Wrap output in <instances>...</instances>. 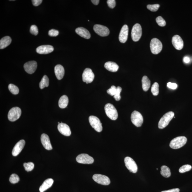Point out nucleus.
<instances>
[{
	"label": "nucleus",
	"instance_id": "nucleus-1",
	"mask_svg": "<svg viewBox=\"0 0 192 192\" xmlns=\"http://www.w3.org/2000/svg\"><path fill=\"white\" fill-rule=\"evenodd\" d=\"M187 141L185 136H180L172 140L170 143V146L171 149H180L186 144Z\"/></svg>",
	"mask_w": 192,
	"mask_h": 192
},
{
	"label": "nucleus",
	"instance_id": "nucleus-2",
	"mask_svg": "<svg viewBox=\"0 0 192 192\" xmlns=\"http://www.w3.org/2000/svg\"><path fill=\"white\" fill-rule=\"evenodd\" d=\"M174 113L172 112H167L164 114L158 123V128L160 129H163L166 127L173 117H174Z\"/></svg>",
	"mask_w": 192,
	"mask_h": 192
},
{
	"label": "nucleus",
	"instance_id": "nucleus-3",
	"mask_svg": "<svg viewBox=\"0 0 192 192\" xmlns=\"http://www.w3.org/2000/svg\"><path fill=\"white\" fill-rule=\"evenodd\" d=\"M105 112L109 118L113 120H115L118 117L117 109L112 104L108 103L106 104L105 108Z\"/></svg>",
	"mask_w": 192,
	"mask_h": 192
},
{
	"label": "nucleus",
	"instance_id": "nucleus-4",
	"mask_svg": "<svg viewBox=\"0 0 192 192\" xmlns=\"http://www.w3.org/2000/svg\"><path fill=\"white\" fill-rule=\"evenodd\" d=\"M150 46L151 53L153 54H158L162 49V44L158 38H153L151 40Z\"/></svg>",
	"mask_w": 192,
	"mask_h": 192
},
{
	"label": "nucleus",
	"instance_id": "nucleus-5",
	"mask_svg": "<svg viewBox=\"0 0 192 192\" xmlns=\"http://www.w3.org/2000/svg\"><path fill=\"white\" fill-rule=\"evenodd\" d=\"M142 35V29L141 25L136 23L133 26L131 31V37L134 42L139 41Z\"/></svg>",
	"mask_w": 192,
	"mask_h": 192
},
{
	"label": "nucleus",
	"instance_id": "nucleus-6",
	"mask_svg": "<svg viewBox=\"0 0 192 192\" xmlns=\"http://www.w3.org/2000/svg\"><path fill=\"white\" fill-rule=\"evenodd\" d=\"M21 110L19 107H15L11 108L8 114V119L11 122L16 121L21 117Z\"/></svg>",
	"mask_w": 192,
	"mask_h": 192
},
{
	"label": "nucleus",
	"instance_id": "nucleus-7",
	"mask_svg": "<svg viewBox=\"0 0 192 192\" xmlns=\"http://www.w3.org/2000/svg\"><path fill=\"white\" fill-rule=\"evenodd\" d=\"M131 119L133 124L137 127H141L144 122L142 114L137 111H134L132 112Z\"/></svg>",
	"mask_w": 192,
	"mask_h": 192
},
{
	"label": "nucleus",
	"instance_id": "nucleus-8",
	"mask_svg": "<svg viewBox=\"0 0 192 192\" xmlns=\"http://www.w3.org/2000/svg\"><path fill=\"white\" fill-rule=\"evenodd\" d=\"M89 120L91 126L97 132H100L102 130V123L98 118L94 116L89 117Z\"/></svg>",
	"mask_w": 192,
	"mask_h": 192
},
{
	"label": "nucleus",
	"instance_id": "nucleus-9",
	"mask_svg": "<svg viewBox=\"0 0 192 192\" xmlns=\"http://www.w3.org/2000/svg\"><path fill=\"white\" fill-rule=\"evenodd\" d=\"M124 163L127 169L129 171L134 173L137 172L138 167L137 164L132 158L127 156L124 158Z\"/></svg>",
	"mask_w": 192,
	"mask_h": 192
},
{
	"label": "nucleus",
	"instance_id": "nucleus-10",
	"mask_svg": "<svg viewBox=\"0 0 192 192\" xmlns=\"http://www.w3.org/2000/svg\"><path fill=\"white\" fill-rule=\"evenodd\" d=\"M94 31L101 36L105 37L108 36L110 31L107 27L103 25L96 24L94 26Z\"/></svg>",
	"mask_w": 192,
	"mask_h": 192
},
{
	"label": "nucleus",
	"instance_id": "nucleus-11",
	"mask_svg": "<svg viewBox=\"0 0 192 192\" xmlns=\"http://www.w3.org/2000/svg\"><path fill=\"white\" fill-rule=\"evenodd\" d=\"M92 178L96 182L102 185H108L110 184V181L108 177L104 175L95 174L93 175Z\"/></svg>",
	"mask_w": 192,
	"mask_h": 192
},
{
	"label": "nucleus",
	"instance_id": "nucleus-12",
	"mask_svg": "<svg viewBox=\"0 0 192 192\" xmlns=\"http://www.w3.org/2000/svg\"><path fill=\"white\" fill-rule=\"evenodd\" d=\"M95 75L91 69L87 68L85 69L82 75V81L87 84L91 83L93 81Z\"/></svg>",
	"mask_w": 192,
	"mask_h": 192
},
{
	"label": "nucleus",
	"instance_id": "nucleus-13",
	"mask_svg": "<svg viewBox=\"0 0 192 192\" xmlns=\"http://www.w3.org/2000/svg\"><path fill=\"white\" fill-rule=\"evenodd\" d=\"M77 162L83 164H92L94 162V159L92 156L87 154H81L77 156Z\"/></svg>",
	"mask_w": 192,
	"mask_h": 192
},
{
	"label": "nucleus",
	"instance_id": "nucleus-14",
	"mask_svg": "<svg viewBox=\"0 0 192 192\" xmlns=\"http://www.w3.org/2000/svg\"><path fill=\"white\" fill-rule=\"evenodd\" d=\"M24 70L27 73L32 74L34 73L37 68V63L35 61H30L24 65Z\"/></svg>",
	"mask_w": 192,
	"mask_h": 192
},
{
	"label": "nucleus",
	"instance_id": "nucleus-15",
	"mask_svg": "<svg viewBox=\"0 0 192 192\" xmlns=\"http://www.w3.org/2000/svg\"><path fill=\"white\" fill-rule=\"evenodd\" d=\"M172 43L173 46L176 50H181L183 48V42L182 39L179 35H176L173 37Z\"/></svg>",
	"mask_w": 192,
	"mask_h": 192
},
{
	"label": "nucleus",
	"instance_id": "nucleus-16",
	"mask_svg": "<svg viewBox=\"0 0 192 192\" xmlns=\"http://www.w3.org/2000/svg\"><path fill=\"white\" fill-rule=\"evenodd\" d=\"M53 47L51 45H44L38 47L36 51L40 54H48L53 52Z\"/></svg>",
	"mask_w": 192,
	"mask_h": 192
},
{
	"label": "nucleus",
	"instance_id": "nucleus-17",
	"mask_svg": "<svg viewBox=\"0 0 192 192\" xmlns=\"http://www.w3.org/2000/svg\"><path fill=\"white\" fill-rule=\"evenodd\" d=\"M129 33V28L127 25H125L121 28L119 35V41L122 43H126L128 38Z\"/></svg>",
	"mask_w": 192,
	"mask_h": 192
},
{
	"label": "nucleus",
	"instance_id": "nucleus-18",
	"mask_svg": "<svg viewBox=\"0 0 192 192\" xmlns=\"http://www.w3.org/2000/svg\"><path fill=\"white\" fill-rule=\"evenodd\" d=\"M25 144V141L23 139L21 140L17 143V144L15 145L12 151V154L13 156H16L19 154L24 147Z\"/></svg>",
	"mask_w": 192,
	"mask_h": 192
},
{
	"label": "nucleus",
	"instance_id": "nucleus-19",
	"mask_svg": "<svg viewBox=\"0 0 192 192\" xmlns=\"http://www.w3.org/2000/svg\"><path fill=\"white\" fill-rule=\"evenodd\" d=\"M58 129L60 134L64 136H69L71 135V132L70 127L66 124L60 123L58 124Z\"/></svg>",
	"mask_w": 192,
	"mask_h": 192
},
{
	"label": "nucleus",
	"instance_id": "nucleus-20",
	"mask_svg": "<svg viewBox=\"0 0 192 192\" xmlns=\"http://www.w3.org/2000/svg\"><path fill=\"white\" fill-rule=\"evenodd\" d=\"M41 140L42 144L45 149L48 150H51L53 149L49 137L47 134H42L41 137Z\"/></svg>",
	"mask_w": 192,
	"mask_h": 192
},
{
	"label": "nucleus",
	"instance_id": "nucleus-21",
	"mask_svg": "<svg viewBox=\"0 0 192 192\" xmlns=\"http://www.w3.org/2000/svg\"><path fill=\"white\" fill-rule=\"evenodd\" d=\"M77 34L82 38L88 39L90 38L91 35L89 32L86 28L83 27H79L76 28L75 30Z\"/></svg>",
	"mask_w": 192,
	"mask_h": 192
},
{
	"label": "nucleus",
	"instance_id": "nucleus-22",
	"mask_svg": "<svg viewBox=\"0 0 192 192\" xmlns=\"http://www.w3.org/2000/svg\"><path fill=\"white\" fill-rule=\"evenodd\" d=\"M55 73L58 80H61L65 75V69L62 65H58L55 67Z\"/></svg>",
	"mask_w": 192,
	"mask_h": 192
},
{
	"label": "nucleus",
	"instance_id": "nucleus-23",
	"mask_svg": "<svg viewBox=\"0 0 192 192\" xmlns=\"http://www.w3.org/2000/svg\"><path fill=\"white\" fill-rule=\"evenodd\" d=\"M53 180L51 178H49L45 180L40 187V192H44L48 188L51 187L53 185Z\"/></svg>",
	"mask_w": 192,
	"mask_h": 192
},
{
	"label": "nucleus",
	"instance_id": "nucleus-24",
	"mask_svg": "<svg viewBox=\"0 0 192 192\" xmlns=\"http://www.w3.org/2000/svg\"><path fill=\"white\" fill-rule=\"evenodd\" d=\"M104 67L109 71L113 72H117L119 68V66L117 63L110 61L106 62Z\"/></svg>",
	"mask_w": 192,
	"mask_h": 192
},
{
	"label": "nucleus",
	"instance_id": "nucleus-25",
	"mask_svg": "<svg viewBox=\"0 0 192 192\" xmlns=\"http://www.w3.org/2000/svg\"><path fill=\"white\" fill-rule=\"evenodd\" d=\"M11 42V37L6 36L2 38L0 40V48L3 49L9 46Z\"/></svg>",
	"mask_w": 192,
	"mask_h": 192
},
{
	"label": "nucleus",
	"instance_id": "nucleus-26",
	"mask_svg": "<svg viewBox=\"0 0 192 192\" xmlns=\"http://www.w3.org/2000/svg\"><path fill=\"white\" fill-rule=\"evenodd\" d=\"M142 82L143 90L145 92L147 91L151 86V81L147 76H144L142 79Z\"/></svg>",
	"mask_w": 192,
	"mask_h": 192
},
{
	"label": "nucleus",
	"instance_id": "nucleus-27",
	"mask_svg": "<svg viewBox=\"0 0 192 192\" xmlns=\"http://www.w3.org/2000/svg\"><path fill=\"white\" fill-rule=\"evenodd\" d=\"M68 97L66 95H63L60 97L59 100V106L60 108H65L68 105Z\"/></svg>",
	"mask_w": 192,
	"mask_h": 192
},
{
	"label": "nucleus",
	"instance_id": "nucleus-28",
	"mask_svg": "<svg viewBox=\"0 0 192 192\" xmlns=\"http://www.w3.org/2000/svg\"><path fill=\"white\" fill-rule=\"evenodd\" d=\"M161 174L165 178H169L171 176V172L168 166H163L161 168Z\"/></svg>",
	"mask_w": 192,
	"mask_h": 192
},
{
	"label": "nucleus",
	"instance_id": "nucleus-29",
	"mask_svg": "<svg viewBox=\"0 0 192 192\" xmlns=\"http://www.w3.org/2000/svg\"><path fill=\"white\" fill-rule=\"evenodd\" d=\"M49 85V80L48 77L46 75H44L39 83L40 88L43 89L45 87H48Z\"/></svg>",
	"mask_w": 192,
	"mask_h": 192
},
{
	"label": "nucleus",
	"instance_id": "nucleus-30",
	"mask_svg": "<svg viewBox=\"0 0 192 192\" xmlns=\"http://www.w3.org/2000/svg\"><path fill=\"white\" fill-rule=\"evenodd\" d=\"M159 85L157 82H154L151 87V92L153 95L154 96H157L159 92Z\"/></svg>",
	"mask_w": 192,
	"mask_h": 192
},
{
	"label": "nucleus",
	"instance_id": "nucleus-31",
	"mask_svg": "<svg viewBox=\"0 0 192 192\" xmlns=\"http://www.w3.org/2000/svg\"><path fill=\"white\" fill-rule=\"evenodd\" d=\"M8 89L10 92L12 93L14 95H16L19 92V89L16 86L13 85L12 84H11L8 85Z\"/></svg>",
	"mask_w": 192,
	"mask_h": 192
},
{
	"label": "nucleus",
	"instance_id": "nucleus-32",
	"mask_svg": "<svg viewBox=\"0 0 192 192\" xmlns=\"http://www.w3.org/2000/svg\"><path fill=\"white\" fill-rule=\"evenodd\" d=\"M23 166L25 171L28 172L32 171L34 168V164L31 162L23 163Z\"/></svg>",
	"mask_w": 192,
	"mask_h": 192
},
{
	"label": "nucleus",
	"instance_id": "nucleus-33",
	"mask_svg": "<svg viewBox=\"0 0 192 192\" xmlns=\"http://www.w3.org/2000/svg\"><path fill=\"white\" fill-rule=\"evenodd\" d=\"M20 181L19 177L16 174H13L11 175L9 178V181L12 183H16Z\"/></svg>",
	"mask_w": 192,
	"mask_h": 192
},
{
	"label": "nucleus",
	"instance_id": "nucleus-34",
	"mask_svg": "<svg viewBox=\"0 0 192 192\" xmlns=\"http://www.w3.org/2000/svg\"><path fill=\"white\" fill-rule=\"evenodd\" d=\"M192 169V166L190 165L186 164L183 165L180 168L179 172L180 173H183L189 171Z\"/></svg>",
	"mask_w": 192,
	"mask_h": 192
},
{
	"label": "nucleus",
	"instance_id": "nucleus-35",
	"mask_svg": "<svg viewBox=\"0 0 192 192\" xmlns=\"http://www.w3.org/2000/svg\"><path fill=\"white\" fill-rule=\"evenodd\" d=\"M156 21L158 24L159 26L161 27H163L166 26V22L165 20L163 19V18L161 16H158V17L156 18Z\"/></svg>",
	"mask_w": 192,
	"mask_h": 192
},
{
	"label": "nucleus",
	"instance_id": "nucleus-36",
	"mask_svg": "<svg viewBox=\"0 0 192 192\" xmlns=\"http://www.w3.org/2000/svg\"><path fill=\"white\" fill-rule=\"evenodd\" d=\"M117 92V87L114 85L112 86L110 88L108 89L107 90V93L112 96L115 95Z\"/></svg>",
	"mask_w": 192,
	"mask_h": 192
},
{
	"label": "nucleus",
	"instance_id": "nucleus-37",
	"mask_svg": "<svg viewBox=\"0 0 192 192\" xmlns=\"http://www.w3.org/2000/svg\"><path fill=\"white\" fill-rule=\"evenodd\" d=\"M159 7V5L158 4L148 5L147 6V9L152 11H157Z\"/></svg>",
	"mask_w": 192,
	"mask_h": 192
},
{
	"label": "nucleus",
	"instance_id": "nucleus-38",
	"mask_svg": "<svg viewBox=\"0 0 192 192\" xmlns=\"http://www.w3.org/2000/svg\"><path fill=\"white\" fill-rule=\"evenodd\" d=\"M122 91V88L120 87H117V92L115 95L114 96V97L116 101H119L121 98L120 95L121 92Z\"/></svg>",
	"mask_w": 192,
	"mask_h": 192
},
{
	"label": "nucleus",
	"instance_id": "nucleus-39",
	"mask_svg": "<svg viewBox=\"0 0 192 192\" xmlns=\"http://www.w3.org/2000/svg\"><path fill=\"white\" fill-rule=\"evenodd\" d=\"M30 32L31 34L35 35V36L38 35V28L36 25H32L31 27H30Z\"/></svg>",
	"mask_w": 192,
	"mask_h": 192
},
{
	"label": "nucleus",
	"instance_id": "nucleus-40",
	"mask_svg": "<svg viewBox=\"0 0 192 192\" xmlns=\"http://www.w3.org/2000/svg\"><path fill=\"white\" fill-rule=\"evenodd\" d=\"M48 33V35L50 36L55 37L58 35L59 31L58 30L53 29L50 30Z\"/></svg>",
	"mask_w": 192,
	"mask_h": 192
},
{
	"label": "nucleus",
	"instance_id": "nucleus-41",
	"mask_svg": "<svg viewBox=\"0 0 192 192\" xmlns=\"http://www.w3.org/2000/svg\"><path fill=\"white\" fill-rule=\"evenodd\" d=\"M108 6L112 9H113L116 6V1L114 0H108L107 1Z\"/></svg>",
	"mask_w": 192,
	"mask_h": 192
},
{
	"label": "nucleus",
	"instance_id": "nucleus-42",
	"mask_svg": "<svg viewBox=\"0 0 192 192\" xmlns=\"http://www.w3.org/2000/svg\"><path fill=\"white\" fill-rule=\"evenodd\" d=\"M167 86L169 88L173 89V90L176 89L178 86L177 85L176 83H173L171 82H168L167 83Z\"/></svg>",
	"mask_w": 192,
	"mask_h": 192
},
{
	"label": "nucleus",
	"instance_id": "nucleus-43",
	"mask_svg": "<svg viewBox=\"0 0 192 192\" xmlns=\"http://www.w3.org/2000/svg\"><path fill=\"white\" fill-rule=\"evenodd\" d=\"M32 1L33 6H37L41 4L43 2V1L42 0H33V1Z\"/></svg>",
	"mask_w": 192,
	"mask_h": 192
},
{
	"label": "nucleus",
	"instance_id": "nucleus-44",
	"mask_svg": "<svg viewBox=\"0 0 192 192\" xmlns=\"http://www.w3.org/2000/svg\"><path fill=\"white\" fill-rule=\"evenodd\" d=\"M180 189L178 188H173V189L163 191L161 192H179Z\"/></svg>",
	"mask_w": 192,
	"mask_h": 192
},
{
	"label": "nucleus",
	"instance_id": "nucleus-45",
	"mask_svg": "<svg viewBox=\"0 0 192 192\" xmlns=\"http://www.w3.org/2000/svg\"><path fill=\"white\" fill-rule=\"evenodd\" d=\"M183 61L185 63H188L190 62V59L189 57L185 56L183 58Z\"/></svg>",
	"mask_w": 192,
	"mask_h": 192
},
{
	"label": "nucleus",
	"instance_id": "nucleus-46",
	"mask_svg": "<svg viewBox=\"0 0 192 192\" xmlns=\"http://www.w3.org/2000/svg\"><path fill=\"white\" fill-rule=\"evenodd\" d=\"M91 1L94 5H97L99 4L100 1L99 0H92Z\"/></svg>",
	"mask_w": 192,
	"mask_h": 192
}]
</instances>
